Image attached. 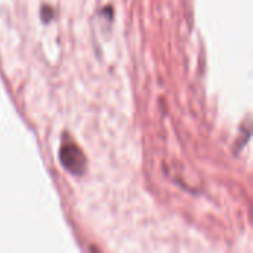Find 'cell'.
<instances>
[{
  "label": "cell",
  "instance_id": "1",
  "mask_svg": "<svg viewBox=\"0 0 253 253\" xmlns=\"http://www.w3.org/2000/svg\"><path fill=\"white\" fill-rule=\"evenodd\" d=\"M59 157H61V163L62 166L74 173V175H82L86 169V159H84V154L76 147V145H65L62 147L61 153H59Z\"/></svg>",
  "mask_w": 253,
  "mask_h": 253
}]
</instances>
